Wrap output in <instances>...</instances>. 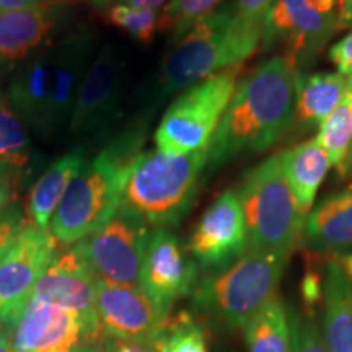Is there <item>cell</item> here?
Here are the masks:
<instances>
[{
    "label": "cell",
    "mask_w": 352,
    "mask_h": 352,
    "mask_svg": "<svg viewBox=\"0 0 352 352\" xmlns=\"http://www.w3.org/2000/svg\"><path fill=\"white\" fill-rule=\"evenodd\" d=\"M220 0H171L165 7L160 23L165 28L173 30V38H179L186 33L197 20L214 12Z\"/></svg>",
    "instance_id": "cell-29"
},
{
    "label": "cell",
    "mask_w": 352,
    "mask_h": 352,
    "mask_svg": "<svg viewBox=\"0 0 352 352\" xmlns=\"http://www.w3.org/2000/svg\"><path fill=\"white\" fill-rule=\"evenodd\" d=\"M302 235L311 252H352V186L321 201L305 219Z\"/></svg>",
    "instance_id": "cell-19"
},
{
    "label": "cell",
    "mask_w": 352,
    "mask_h": 352,
    "mask_svg": "<svg viewBox=\"0 0 352 352\" xmlns=\"http://www.w3.org/2000/svg\"><path fill=\"white\" fill-rule=\"evenodd\" d=\"M12 182L13 179L0 178V212H3V210L12 206L13 196H15Z\"/></svg>",
    "instance_id": "cell-35"
},
{
    "label": "cell",
    "mask_w": 352,
    "mask_h": 352,
    "mask_svg": "<svg viewBox=\"0 0 352 352\" xmlns=\"http://www.w3.org/2000/svg\"><path fill=\"white\" fill-rule=\"evenodd\" d=\"M206 271H222L246 252V227L239 192L220 195L202 214L188 245Z\"/></svg>",
    "instance_id": "cell-15"
},
{
    "label": "cell",
    "mask_w": 352,
    "mask_h": 352,
    "mask_svg": "<svg viewBox=\"0 0 352 352\" xmlns=\"http://www.w3.org/2000/svg\"><path fill=\"white\" fill-rule=\"evenodd\" d=\"M315 140L328 153L334 168L344 175L352 145V76L347 77L344 94L338 107L320 124Z\"/></svg>",
    "instance_id": "cell-26"
},
{
    "label": "cell",
    "mask_w": 352,
    "mask_h": 352,
    "mask_svg": "<svg viewBox=\"0 0 352 352\" xmlns=\"http://www.w3.org/2000/svg\"><path fill=\"white\" fill-rule=\"evenodd\" d=\"M144 142L142 126L127 129L85 162L56 209L50 232L56 241L76 245L98 230L122 206V188Z\"/></svg>",
    "instance_id": "cell-3"
},
{
    "label": "cell",
    "mask_w": 352,
    "mask_h": 352,
    "mask_svg": "<svg viewBox=\"0 0 352 352\" xmlns=\"http://www.w3.org/2000/svg\"><path fill=\"white\" fill-rule=\"evenodd\" d=\"M104 344L77 314L36 298L12 333V352H104Z\"/></svg>",
    "instance_id": "cell-12"
},
{
    "label": "cell",
    "mask_w": 352,
    "mask_h": 352,
    "mask_svg": "<svg viewBox=\"0 0 352 352\" xmlns=\"http://www.w3.org/2000/svg\"><path fill=\"white\" fill-rule=\"evenodd\" d=\"M60 23V8L52 2L0 12V65L25 63L44 47Z\"/></svg>",
    "instance_id": "cell-18"
},
{
    "label": "cell",
    "mask_w": 352,
    "mask_h": 352,
    "mask_svg": "<svg viewBox=\"0 0 352 352\" xmlns=\"http://www.w3.org/2000/svg\"><path fill=\"white\" fill-rule=\"evenodd\" d=\"M108 19L140 43H151L160 25L155 8L132 7L129 3H116L108 10Z\"/></svg>",
    "instance_id": "cell-28"
},
{
    "label": "cell",
    "mask_w": 352,
    "mask_h": 352,
    "mask_svg": "<svg viewBox=\"0 0 352 352\" xmlns=\"http://www.w3.org/2000/svg\"><path fill=\"white\" fill-rule=\"evenodd\" d=\"M347 77L338 74H316L297 78L296 114L307 126L321 124L338 107L344 94Z\"/></svg>",
    "instance_id": "cell-23"
},
{
    "label": "cell",
    "mask_w": 352,
    "mask_h": 352,
    "mask_svg": "<svg viewBox=\"0 0 352 352\" xmlns=\"http://www.w3.org/2000/svg\"><path fill=\"white\" fill-rule=\"evenodd\" d=\"M129 6L132 7H140V8H157L165 2V0H127Z\"/></svg>",
    "instance_id": "cell-37"
},
{
    "label": "cell",
    "mask_w": 352,
    "mask_h": 352,
    "mask_svg": "<svg viewBox=\"0 0 352 352\" xmlns=\"http://www.w3.org/2000/svg\"><path fill=\"white\" fill-rule=\"evenodd\" d=\"M279 155L298 208L307 215L314 206L320 184L331 166L328 153L316 140H307Z\"/></svg>",
    "instance_id": "cell-22"
},
{
    "label": "cell",
    "mask_w": 352,
    "mask_h": 352,
    "mask_svg": "<svg viewBox=\"0 0 352 352\" xmlns=\"http://www.w3.org/2000/svg\"><path fill=\"white\" fill-rule=\"evenodd\" d=\"M206 168L208 147L182 155L139 153L126 175L122 206L142 215L148 226H178L196 199Z\"/></svg>",
    "instance_id": "cell-5"
},
{
    "label": "cell",
    "mask_w": 352,
    "mask_h": 352,
    "mask_svg": "<svg viewBox=\"0 0 352 352\" xmlns=\"http://www.w3.org/2000/svg\"><path fill=\"white\" fill-rule=\"evenodd\" d=\"M289 258L261 250L246 252L226 270L210 272L195 289V305L230 328H243L277 296Z\"/></svg>",
    "instance_id": "cell-7"
},
{
    "label": "cell",
    "mask_w": 352,
    "mask_h": 352,
    "mask_svg": "<svg viewBox=\"0 0 352 352\" xmlns=\"http://www.w3.org/2000/svg\"><path fill=\"white\" fill-rule=\"evenodd\" d=\"M95 54L94 34L76 32L46 44L20 64L8 83L7 98L30 129L50 140L69 129L77 94Z\"/></svg>",
    "instance_id": "cell-2"
},
{
    "label": "cell",
    "mask_w": 352,
    "mask_h": 352,
    "mask_svg": "<svg viewBox=\"0 0 352 352\" xmlns=\"http://www.w3.org/2000/svg\"><path fill=\"white\" fill-rule=\"evenodd\" d=\"M196 276V264L184 253L175 233L170 228H157L145 252L140 289L168 316L175 302L192 292Z\"/></svg>",
    "instance_id": "cell-16"
},
{
    "label": "cell",
    "mask_w": 352,
    "mask_h": 352,
    "mask_svg": "<svg viewBox=\"0 0 352 352\" xmlns=\"http://www.w3.org/2000/svg\"><path fill=\"white\" fill-rule=\"evenodd\" d=\"M104 352H160L155 344L151 342H131L108 340L104 344Z\"/></svg>",
    "instance_id": "cell-34"
},
{
    "label": "cell",
    "mask_w": 352,
    "mask_h": 352,
    "mask_svg": "<svg viewBox=\"0 0 352 352\" xmlns=\"http://www.w3.org/2000/svg\"><path fill=\"white\" fill-rule=\"evenodd\" d=\"M0 352H12V333L6 328L0 331Z\"/></svg>",
    "instance_id": "cell-38"
},
{
    "label": "cell",
    "mask_w": 352,
    "mask_h": 352,
    "mask_svg": "<svg viewBox=\"0 0 352 352\" xmlns=\"http://www.w3.org/2000/svg\"><path fill=\"white\" fill-rule=\"evenodd\" d=\"M264 34V19L239 10H217L176 38L160 72V94L175 91L241 64L253 56Z\"/></svg>",
    "instance_id": "cell-4"
},
{
    "label": "cell",
    "mask_w": 352,
    "mask_h": 352,
    "mask_svg": "<svg viewBox=\"0 0 352 352\" xmlns=\"http://www.w3.org/2000/svg\"><path fill=\"white\" fill-rule=\"evenodd\" d=\"M321 297L324 342L331 352H352V283L340 263H327Z\"/></svg>",
    "instance_id": "cell-20"
},
{
    "label": "cell",
    "mask_w": 352,
    "mask_h": 352,
    "mask_svg": "<svg viewBox=\"0 0 352 352\" xmlns=\"http://www.w3.org/2000/svg\"><path fill=\"white\" fill-rule=\"evenodd\" d=\"M90 2H94L95 6H98V7H104V6H108V3L114 2V0H90Z\"/></svg>",
    "instance_id": "cell-40"
},
{
    "label": "cell",
    "mask_w": 352,
    "mask_h": 352,
    "mask_svg": "<svg viewBox=\"0 0 352 352\" xmlns=\"http://www.w3.org/2000/svg\"><path fill=\"white\" fill-rule=\"evenodd\" d=\"M57 254V241L50 230L26 222L0 263V323L13 333L32 300L39 277Z\"/></svg>",
    "instance_id": "cell-11"
},
{
    "label": "cell",
    "mask_w": 352,
    "mask_h": 352,
    "mask_svg": "<svg viewBox=\"0 0 352 352\" xmlns=\"http://www.w3.org/2000/svg\"><path fill=\"white\" fill-rule=\"evenodd\" d=\"M289 321L290 334H292V352H331L311 316L290 311Z\"/></svg>",
    "instance_id": "cell-30"
},
{
    "label": "cell",
    "mask_w": 352,
    "mask_h": 352,
    "mask_svg": "<svg viewBox=\"0 0 352 352\" xmlns=\"http://www.w3.org/2000/svg\"><path fill=\"white\" fill-rule=\"evenodd\" d=\"M243 65L210 76L188 87L170 104L155 131L158 151L165 153H191L209 147L215 129L236 91Z\"/></svg>",
    "instance_id": "cell-8"
},
{
    "label": "cell",
    "mask_w": 352,
    "mask_h": 352,
    "mask_svg": "<svg viewBox=\"0 0 352 352\" xmlns=\"http://www.w3.org/2000/svg\"><path fill=\"white\" fill-rule=\"evenodd\" d=\"M341 0H274L264 16L266 44L285 39L289 52L285 59L297 65L303 51L321 46L340 25Z\"/></svg>",
    "instance_id": "cell-14"
},
{
    "label": "cell",
    "mask_w": 352,
    "mask_h": 352,
    "mask_svg": "<svg viewBox=\"0 0 352 352\" xmlns=\"http://www.w3.org/2000/svg\"><path fill=\"white\" fill-rule=\"evenodd\" d=\"M297 69L272 57L236 87L208 147V168L270 148L287 131L296 113Z\"/></svg>",
    "instance_id": "cell-1"
},
{
    "label": "cell",
    "mask_w": 352,
    "mask_h": 352,
    "mask_svg": "<svg viewBox=\"0 0 352 352\" xmlns=\"http://www.w3.org/2000/svg\"><path fill=\"white\" fill-rule=\"evenodd\" d=\"M95 283V272L74 245L67 252L56 254L39 277L32 298L67 308L80 316L91 333L107 340L96 318Z\"/></svg>",
    "instance_id": "cell-17"
},
{
    "label": "cell",
    "mask_w": 352,
    "mask_h": 352,
    "mask_svg": "<svg viewBox=\"0 0 352 352\" xmlns=\"http://www.w3.org/2000/svg\"><path fill=\"white\" fill-rule=\"evenodd\" d=\"M329 59L340 70L341 76H352V33L347 34L329 50Z\"/></svg>",
    "instance_id": "cell-32"
},
{
    "label": "cell",
    "mask_w": 352,
    "mask_h": 352,
    "mask_svg": "<svg viewBox=\"0 0 352 352\" xmlns=\"http://www.w3.org/2000/svg\"><path fill=\"white\" fill-rule=\"evenodd\" d=\"M34 158V147L28 126L15 111L7 95L0 94V164L12 178L28 173Z\"/></svg>",
    "instance_id": "cell-24"
},
{
    "label": "cell",
    "mask_w": 352,
    "mask_h": 352,
    "mask_svg": "<svg viewBox=\"0 0 352 352\" xmlns=\"http://www.w3.org/2000/svg\"><path fill=\"white\" fill-rule=\"evenodd\" d=\"M344 271L347 276L352 277V254L344 259Z\"/></svg>",
    "instance_id": "cell-39"
},
{
    "label": "cell",
    "mask_w": 352,
    "mask_h": 352,
    "mask_svg": "<svg viewBox=\"0 0 352 352\" xmlns=\"http://www.w3.org/2000/svg\"><path fill=\"white\" fill-rule=\"evenodd\" d=\"M148 223L142 215L121 206L98 230L76 243L98 279L140 287V271L147 252Z\"/></svg>",
    "instance_id": "cell-9"
},
{
    "label": "cell",
    "mask_w": 352,
    "mask_h": 352,
    "mask_svg": "<svg viewBox=\"0 0 352 352\" xmlns=\"http://www.w3.org/2000/svg\"><path fill=\"white\" fill-rule=\"evenodd\" d=\"M160 352H208L206 334L188 314H179L166 320V324L157 341L153 342Z\"/></svg>",
    "instance_id": "cell-27"
},
{
    "label": "cell",
    "mask_w": 352,
    "mask_h": 352,
    "mask_svg": "<svg viewBox=\"0 0 352 352\" xmlns=\"http://www.w3.org/2000/svg\"><path fill=\"white\" fill-rule=\"evenodd\" d=\"M239 199L246 248L290 258L302 236L305 214L298 208L280 155L266 158L245 175Z\"/></svg>",
    "instance_id": "cell-6"
},
{
    "label": "cell",
    "mask_w": 352,
    "mask_h": 352,
    "mask_svg": "<svg viewBox=\"0 0 352 352\" xmlns=\"http://www.w3.org/2000/svg\"><path fill=\"white\" fill-rule=\"evenodd\" d=\"M349 170H352V145H351V151H349V157H347V162H346V171H349Z\"/></svg>",
    "instance_id": "cell-42"
},
{
    "label": "cell",
    "mask_w": 352,
    "mask_h": 352,
    "mask_svg": "<svg viewBox=\"0 0 352 352\" xmlns=\"http://www.w3.org/2000/svg\"><path fill=\"white\" fill-rule=\"evenodd\" d=\"M274 0H236V10L252 19H264Z\"/></svg>",
    "instance_id": "cell-33"
},
{
    "label": "cell",
    "mask_w": 352,
    "mask_h": 352,
    "mask_svg": "<svg viewBox=\"0 0 352 352\" xmlns=\"http://www.w3.org/2000/svg\"><path fill=\"white\" fill-rule=\"evenodd\" d=\"M243 331L250 352H292L289 314L279 297L263 307Z\"/></svg>",
    "instance_id": "cell-25"
},
{
    "label": "cell",
    "mask_w": 352,
    "mask_h": 352,
    "mask_svg": "<svg viewBox=\"0 0 352 352\" xmlns=\"http://www.w3.org/2000/svg\"><path fill=\"white\" fill-rule=\"evenodd\" d=\"M95 310L103 336L114 341L153 344L168 320L140 287L114 284L98 277L95 283Z\"/></svg>",
    "instance_id": "cell-13"
},
{
    "label": "cell",
    "mask_w": 352,
    "mask_h": 352,
    "mask_svg": "<svg viewBox=\"0 0 352 352\" xmlns=\"http://www.w3.org/2000/svg\"><path fill=\"white\" fill-rule=\"evenodd\" d=\"M124 59L113 44L101 46L91 60L70 114L69 131L76 138L101 140L120 120Z\"/></svg>",
    "instance_id": "cell-10"
},
{
    "label": "cell",
    "mask_w": 352,
    "mask_h": 352,
    "mask_svg": "<svg viewBox=\"0 0 352 352\" xmlns=\"http://www.w3.org/2000/svg\"><path fill=\"white\" fill-rule=\"evenodd\" d=\"M51 0H0V12L3 10H20V8H30L47 3Z\"/></svg>",
    "instance_id": "cell-36"
},
{
    "label": "cell",
    "mask_w": 352,
    "mask_h": 352,
    "mask_svg": "<svg viewBox=\"0 0 352 352\" xmlns=\"http://www.w3.org/2000/svg\"><path fill=\"white\" fill-rule=\"evenodd\" d=\"M2 329H3V327H2V323H0V331H2Z\"/></svg>",
    "instance_id": "cell-43"
},
{
    "label": "cell",
    "mask_w": 352,
    "mask_h": 352,
    "mask_svg": "<svg viewBox=\"0 0 352 352\" xmlns=\"http://www.w3.org/2000/svg\"><path fill=\"white\" fill-rule=\"evenodd\" d=\"M23 212L19 206L12 204L3 212H0V263L6 258L8 250L15 243L16 236L20 235L21 228L26 226Z\"/></svg>",
    "instance_id": "cell-31"
},
{
    "label": "cell",
    "mask_w": 352,
    "mask_h": 352,
    "mask_svg": "<svg viewBox=\"0 0 352 352\" xmlns=\"http://www.w3.org/2000/svg\"><path fill=\"white\" fill-rule=\"evenodd\" d=\"M0 178H7V179H13L10 175H8V171L3 168V165L0 164Z\"/></svg>",
    "instance_id": "cell-41"
},
{
    "label": "cell",
    "mask_w": 352,
    "mask_h": 352,
    "mask_svg": "<svg viewBox=\"0 0 352 352\" xmlns=\"http://www.w3.org/2000/svg\"><path fill=\"white\" fill-rule=\"evenodd\" d=\"M83 164H85L83 152L72 151L52 162L50 168L39 176L28 197L30 222L34 227L50 230L52 215L59 208L70 182L80 171Z\"/></svg>",
    "instance_id": "cell-21"
}]
</instances>
